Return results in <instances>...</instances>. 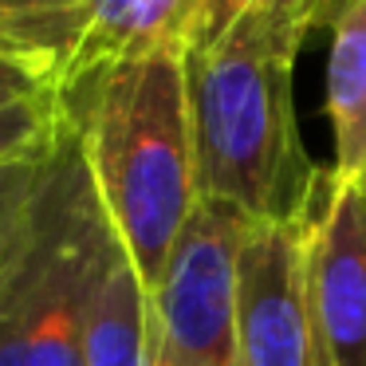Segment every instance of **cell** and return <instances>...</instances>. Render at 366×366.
I'll return each mask as SVG.
<instances>
[{"label":"cell","instance_id":"cell-1","mask_svg":"<svg viewBox=\"0 0 366 366\" xmlns=\"http://www.w3.org/2000/svg\"><path fill=\"white\" fill-rule=\"evenodd\" d=\"M319 0H256L217 44L189 56V111L201 201L248 221L307 213L319 169L295 127V59Z\"/></svg>","mask_w":366,"mask_h":366},{"label":"cell","instance_id":"cell-2","mask_svg":"<svg viewBox=\"0 0 366 366\" xmlns=\"http://www.w3.org/2000/svg\"><path fill=\"white\" fill-rule=\"evenodd\" d=\"M56 95L122 256L158 295L201 205L185 59L103 64Z\"/></svg>","mask_w":366,"mask_h":366},{"label":"cell","instance_id":"cell-3","mask_svg":"<svg viewBox=\"0 0 366 366\" xmlns=\"http://www.w3.org/2000/svg\"><path fill=\"white\" fill-rule=\"evenodd\" d=\"M114 240L75 134L59 130L24 232L0 272V366H83Z\"/></svg>","mask_w":366,"mask_h":366},{"label":"cell","instance_id":"cell-4","mask_svg":"<svg viewBox=\"0 0 366 366\" xmlns=\"http://www.w3.org/2000/svg\"><path fill=\"white\" fill-rule=\"evenodd\" d=\"M248 217L201 201L154 295V366H244L237 248Z\"/></svg>","mask_w":366,"mask_h":366},{"label":"cell","instance_id":"cell-5","mask_svg":"<svg viewBox=\"0 0 366 366\" xmlns=\"http://www.w3.org/2000/svg\"><path fill=\"white\" fill-rule=\"evenodd\" d=\"M303 280L319 366H366V193L331 169L303 217Z\"/></svg>","mask_w":366,"mask_h":366},{"label":"cell","instance_id":"cell-6","mask_svg":"<svg viewBox=\"0 0 366 366\" xmlns=\"http://www.w3.org/2000/svg\"><path fill=\"white\" fill-rule=\"evenodd\" d=\"M303 217L248 221L237 248V323L244 366H319L303 280Z\"/></svg>","mask_w":366,"mask_h":366},{"label":"cell","instance_id":"cell-7","mask_svg":"<svg viewBox=\"0 0 366 366\" xmlns=\"http://www.w3.org/2000/svg\"><path fill=\"white\" fill-rule=\"evenodd\" d=\"M205 44V0H87L64 83L103 64L185 59Z\"/></svg>","mask_w":366,"mask_h":366},{"label":"cell","instance_id":"cell-8","mask_svg":"<svg viewBox=\"0 0 366 366\" xmlns=\"http://www.w3.org/2000/svg\"><path fill=\"white\" fill-rule=\"evenodd\" d=\"M315 28L331 32L327 48V122L331 174L342 185L366 182V0H319Z\"/></svg>","mask_w":366,"mask_h":366},{"label":"cell","instance_id":"cell-9","mask_svg":"<svg viewBox=\"0 0 366 366\" xmlns=\"http://www.w3.org/2000/svg\"><path fill=\"white\" fill-rule=\"evenodd\" d=\"M83 366H154V295L114 248L87 327Z\"/></svg>","mask_w":366,"mask_h":366},{"label":"cell","instance_id":"cell-10","mask_svg":"<svg viewBox=\"0 0 366 366\" xmlns=\"http://www.w3.org/2000/svg\"><path fill=\"white\" fill-rule=\"evenodd\" d=\"M87 0H0V51L28 59L51 83H64Z\"/></svg>","mask_w":366,"mask_h":366},{"label":"cell","instance_id":"cell-11","mask_svg":"<svg viewBox=\"0 0 366 366\" xmlns=\"http://www.w3.org/2000/svg\"><path fill=\"white\" fill-rule=\"evenodd\" d=\"M59 130H64V111L56 91L4 103L0 107V169L44 158L59 142Z\"/></svg>","mask_w":366,"mask_h":366},{"label":"cell","instance_id":"cell-12","mask_svg":"<svg viewBox=\"0 0 366 366\" xmlns=\"http://www.w3.org/2000/svg\"><path fill=\"white\" fill-rule=\"evenodd\" d=\"M48 154L36 158V162H20V166L0 169V272L9 268L12 248H16L20 232H24L28 209H32V193H36V185H40Z\"/></svg>","mask_w":366,"mask_h":366},{"label":"cell","instance_id":"cell-13","mask_svg":"<svg viewBox=\"0 0 366 366\" xmlns=\"http://www.w3.org/2000/svg\"><path fill=\"white\" fill-rule=\"evenodd\" d=\"M56 91V83L32 67L28 59L12 56V51H0V107L16 103V99H32V95H48Z\"/></svg>","mask_w":366,"mask_h":366},{"label":"cell","instance_id":"cell-14","mask_svg":"<svg viewBox=\"0 0 366 366\" xmlns=\"http://www.w3.org/2000/svg\"><path fill=\"white\" fill-rule=\"evenodd\" d=\"M256 0H205V44H217ZM201 44V48H205Z\"/></svg>","mask_w":366,"mask_h":366},{"label":"cell","instance_id":"cell-15","mask_svg":"<svg viewBox=\"0 0 366 366\" xmlns=\"http://www.w3.org/2000/svg\"><path fill=\"white\" fill-rule=\"evenodd\" d=\"M362 193H366V182H362Z\"/></svg>","mask_w":366,"mask_h":366}]
</instances>
